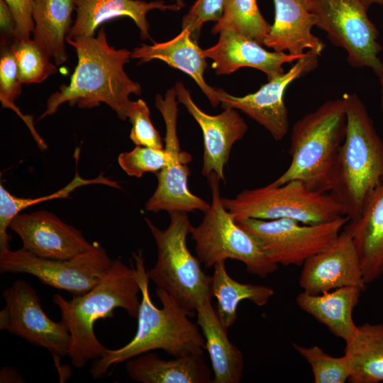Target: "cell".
Returning <instances> with one entry per match:
<instances>
[{
	"mask_svg": "<svg viewBox=\"0 0 383 383\" xmlns=\"http://www.w3.org/2000/svg\"><path fill=\"white\" fill-rule=\"evenodd\" d=\"M65 40L75 49L77 64L70 84H62L48 98L39 119L54 114L60 106L68 102L70 106L77 105L81 109L104 103L119 118L126 120L131 103L129 96L141 94L140 84L131 79L124 70L131 52L110 46L104 27L96 37H66Z\"/></svg>",
	"mask_w": 383,
	"mask_h": 383,
	"instance_id": "obj_1",
	"label": "cell"
},
{
	"mask_svg": "<svg viewBox=\"0 0 383 383\" xmlns=\"http://www.w3.org/2000/svg\"><path fill=\"white\" fill-rule=\"evenodd\" d=\"M132 257L141 294L137 331L128 343L116 350L106 348L100 358L93 361L90 372L94 378L103 377L112 365L155 350H162L175 357L187 354L203 355L206 348L197 323L190 321L187 313L165 289H155L162 307L157 308L153 304L143 250L133 252Z\"/></svg>",
	"mask_w": 383,
	"mask_h": 383,
	"instance_id": "obj_2",
	"label": "cell"
},
{
	"mask_svg": "<svg viewBox=\"0 0 383 383\" xmlns=\"http://www.w3.org/2000/svg\"><path fill=\"white\" fill-rule=\"evenodd\" d=\"M347 128L333 167L328 193L349 221L383 180V140L357 94L345 93Z\"/></svg>",
	"mask_w": 383,
	"mask_h": 383,
	"instance_id": "obj_3",
	"label": "cell"
},
{
	"mask_svg": "<svg viewBox=\"0 0 383 383\" xmlns=\"http://www.w3.org/2000/svg\"><path fill=\"white\" fill-rule=\"evenodd\" d=\"M140 288L133 265H126L120 258L111 265L99 282L85 294L66 299L61 294L52 296L60 309L62 321L71 335L69 357L72 365L83 367L89 361L100 358L106 348L96 337L94 325L101 318L113 317L115 309H123L137 318Z\"/></svg>",
	"mask_w": 383,
	"mask_h": 383,
	"instance_id": "obj_4",
	"label": "cell"
},
{
	"mask_svg": "<svg viewBox=\"0 0 383 383\" xmlns=\"http://www.w3.org/2000/svg\"><path fill=\"white\" fill-rule=\"evenodd\" d=\"M346 128L343 97L328 100L304 115L292 127L289 150L290 165L271 183L282 185L292 180H300L313 191L328 192Z\"/></svg>",
	"mask_w": 383,
	"mask_h": 383,
	"instance_id": "obj_5",
	"label": "cell"
},
{
	"mask_svg": "<svg viewBox=\"0 0 383 383\" xmlns=\"http://www.w3.org/2000/svg\"><path fill=\"white\" fill-rule=\"evenodd\" d=\"M169 214V226L162 230L145 218L157 248L155 264L147 274L191 316L211 298V277L202 270L201 262L187 247V238L193 227L187 212Z\"/></svg>",
	"mask_w": 383,
	"mask_h": 383,
	"instance_id": "obj_6",
	"label": "cell"
},
{
	"mask_svg": "<svg viewBox=\"0 0 383 383\" xmlns=\"http://www.w3.org/2000/svg\"><path fill=\"white\" fill-rule=\"evenodd\" d=\"M211 189L210 207L201 222L193 226L195 252L205 268L228 259L243 262L248 272L262 279L278 269L265 255L252 236L242 228L225 208L220 191L221 179L215 172L207 177Z\"/></svg>",
	"mask_w": 383,
	"mask_h": 383,
	"instance_id": "obj_7",
	"label": "cell"
},
{
	"mask_svg": "<svg viewBox=\"0 0 383 383\" xmlns=\"http://www.w3.org/2000/svg\"><path fill=\"white\" fill-rule=\"evenodd\" d=\"M222 201L235 221L286 218L313 225L345 216L328 192L313 191L300 180L244 189L234 198L222 197Z\"/></svg>",
	"mask_w": 383,
	"mask_h": 383,
	"instance_id": "obj_8",
	"label": "cell"
},
{
	"mask_svg": "<svg viewBox=\"0 0 383 383\" xmlns=\"http://www.w3.org/2000/svg\"><path fill=\"white\" fill-rule=\"evenodd\" d=\"M236 223L256 240L266 257L284 266L303 265L330 246L349 221L346 216L318 223L304 224L292 218H242Z\"/></svg>",
	"mask_w": 383,
	"mask_h": 383,
	"instance_id": "obj_9",
	"label": "cell"
},
{
	"mask_svg": "<svg viewBox=\"0 0 383 383\" xmlns=\"http://www.w3.org/2000/svg\"><path fill=\"white\" fill-rule=\"evenodd\" d=\"M308 3L316 16V26L327 33L333 45L346 51L350 66L370 68L379 77L383 74L379 31L361 0H308Z\"/></svg>",
	"mask_w": 383,
	"mask_h": 383,
	"instance_id": "obj_10",
	"label": "cell"
},
{
	"mask_svg": "<svg viewBox=\"0 0 383 383\" xmlns=\"http://www.w3.org/2000/svg\"><path fill=\"white\" fill-rule=\"evenodd\" d=\"M112 260L98 243L88 251L65 260L41 257L23 248H6L0 250V272L29 274L74 296L94 287L110 268Z\"/></svg>",
	"mask_w": 383,
	"mask_h": 383,
	"instance_id": "obj_11",
	"label": "cell"
},
{
	"mask_svg": "<svg viewBox=\"0 0 383 383\" xmlns=\"http://www.w3.org/2000/svg\"><path fill=\"white\" fill-rule=\"evenodd\" d=\"M177 91L175 87L169 89L162 97L155 96V107L165 121L166 133L165 150L167 160L165 167L156 174L157 185L145 204V210L151 212L165 211L192 212L199 210L203 213L210 204L192 194L188 188V177L191 172L188 163L192 156L181 150L177 133L178 114Z\"/></svg>",
	"mask_w": 383,
	"mask_h": 383,
	"instance_id": "obj_12",
	"label": "cell"
},
{
	"mask_svg": "<svg viewBox=\"0 0 383 383\" xmlns=\"http://www.w3.org/2000/svg\"><path fill=\"white\" fill-rule=\"evenodd\" d=\"M5 306L0 311V329L6 330L51 354L59 373L60 360L69 355L71 335L61 320H51L42 309L36 291L22 279L15 281L2 292Z\"/></svg>",
	"mask_w": 383,
	"mask_h": 383,
	"instance_id": "obj_13",
	"label": "cell"
},
{
	"mask_svg": "<svg viewBox=\"0 0 383 383\" xmlns=\"http://www.w3.org/2000/svg\"><path fill=\"white\" fill-rule=\"evenodd\" d=\"M319 55L308 50L286 72L268 80L257 91L239 97L217 89V96L225 109H235L245 113L263 126L275 141H281L289 131L288 111L284 101L287 87L294 80L314 70Z\"/></svg>",
	"mask_w": 383,
	"mask_h": 383,
	"instance_id": "obj_14",
	"label": "cell"
},
{
	"mask_svg": "<svg viewBox=\"0 0 383 383\" xmlns=\"http://www.w3.org/2000/svg\"><path fill=\"white\" fill-rule=\"evenodd\" d=\"M9 228L21 238L23 249L45 258H72L92 249L96 244L89 243L79 230L44 210L19 213Z\"/></svg>",
	"mask_w": 383,
	"mask_h": 383,
	"instance_id": "obj_15",
	"label": "cell"
},
{
	"mask_svg": "<svg viewBox=\"0 0 383 383\" xmlns=\"http://www.w3.org/2000/svg\"><path fill=\"white\" fill-rule=\"evenodd\" d=\"M174 87L178 103L184 106L203 133L201 174L207 177L215 172L225 182V166L233 144L242 139L248 131L245 121L235 109H225L218 115H209L194 103L182 82H177Z\"/></svg>",
	"mask_w": 383,
	"mask_h": 383,
	"instance_id": "obj_16",
	"label": "cell"
},
{
	"mask_svg": "<svg viewBox=\"0 0 383 383\" xmlns=\"http://www.w3.org/2000/svg\"><path fill=\"white\" fill-rule=\"evenodd\" d=\"M360 258L350 236L342 231L327 248L303 264L299 286L313 294L355 286L366 289Z\"/></svg>",
	"mask_w": 383,
	"mask_h": 383,
	"instance_id": "obj_17",
	"label": "cell"
},
{
	"mask_svg": "<svg viewBox=\"0 0 383 383\" xmlns=\"http://www.w3.org/2000/svg\"><path fill=\"white\" fill-rule=\"evenodd\" d=\"M219 35L216 45L202 50L204 57L213 60L211 67L217 74H229L248 67L262 71L270 80L284 72V64L296 61L305 54L270 52L254 40L231 29H224Z\"/></svg>",
	"mask_w": 383,
	"mask_h": 383,
	"instance_id": "obj_18",
	"label": "cell"
},
{
	"mask_svg": "<svg viewBox=\"0 0 383 383\" xmlns=\"http://www.w3.org/2000/svg\"><path fill=\"white\" fill-rule=\"evenodd\" d=\"M273 1L274 21L263 45L290 55H303L308 50L321 56L326 45L311 32L316 19L309 9L308 0Z\"/></svg>",
	"mask_w": 383,
	"mask_h": 383,
	"instance_id": "obj_19",
	"label": "cell"
},
{
	"mask_svg": "<svg viewBox=\"0 0 383 383\" xmlns=\"http://www.w3.org/2000/svg\"><path fill=\"white\" fill-rule=\"evenodd\" d=\"M155 9L178 11L177 4H166L163 1L146 2L142 0H75L76 19L67 37L94 36L96 28L114 18H131L140 30L142 39H149L147 13Z\"/></svg>",
	"mask_w": 383,
	"mask_h": 383,
	"instance_id": "obj_20",
	"label": "cell"
},
{
	"mask_svg": "<svg viewBox=\"0 0 383 383\" xmlns=\"http://www.w3.org/2000/svg\"><path fill=\"white\" fill-rule=\"evenodd\" d=\"M343 231L353 241L365 283L371 284L382 276L383 270V180L367 200L358 218L348 221Z\"/></svg>",
	"mask_w": 383,
	"mask_h": 383,
	"instance_id": "obj_21",
	"label": "cell"
},
{
	"mask_svg": "<svg viewBox=\"0 0 383 383\" xmlns=\"http://www.w3.org/2000/svg\"><path fill=\"white\" fill-rule=\"evenodd\" d=\"M131 379L140 383H212L210 370L200 354L165 360L152 351L126 361Z\"/></svg>",
	"mask_w": 383,
	"mask_h": 383,
	"instance_id": "obj_22",
	"label": "cell"
},
{
	"mask_svg": "<svg viewBox=\"0 0 383 383\" xmlns=\"http://www.w3.org/2000/svg\"><path fill=\"white\" fill-rule=\"evenodd\" d=\"M131 57L140 62L162 60L179 70L195 81L213 107L220 104L217 89L208 85L204 80V73L207 67L206 57L188 29H182L179 35L167 42L154 43L152 45L143 44L133 49Z\"/></svg>",
	"mask_w": 383,
	"mask_h": 383,
	"instance_id": "obj_23",
	"label": "cell"
},
{
	"mask_svg": "<svg viewBox=\"0 0 383 383\" xmlns=\"http://www.w3.org/2000/svg\"><path fill=\"white\" fill-rule=\"evenodd\" d=\"M362 292L355 286L343 287L318 294L303 291L296 296V302L299 308L326 326L334 335L347 343L357 330L353 311Z\"/></svg>",
	"mask_w": 383,
	"mask_h": 383,
	"instance_id": "obj_24",
	"label": "cell"
},
{
	"mask_svg": "<svg viewBox=\"0 0 383 383\" xmlns=\"http://www.w3.org/2000/svg\"><path fill=\"white\" fill-rule=\"evenodd\" d=\"M196 312L213 371L212 383H239L244 370L243 354L228 339V330L220 322L211 299Z\"/></svg>",
	"mask_w": 383,
	"mask_h": 383,
	"instance_id": "obj_25",
	"label": "cell"
},
{
	"mask_svg": "<svg viewBox=\"0 0 383 383\" xmlns=\"http://www.w3.org/2000/svg\"><path fill=\"white\" fill-rule=\"evenodd\" d=\"M75 0H35L33 40L56 65L66 62L65 43L72 28Z\"/></svg>",
	"mask_w": 383,
	"mask_h": 383,
	"instance_id": "obj_26",
	"label": "cell"
},
{
	"mask_svg": "<svg viewBox=\"0 0 383 383\" xmlns=\"http://www.w3.org/2000/svg\"><path fill=\"white\" fill-rule=\"evenodd\" d=\"M345 355L352 369L349 382H383V323L357 326L353 338L345 343Z\"/></svg>",
	"mask_w": 383,
	"mask_h": 383,
	"instance_id": "obj_27",
	"label": "cell"
},
{
	"mask_svg": "<svg viewBox=\"0 0 383 383\" xmlns=\"http://www.w3.org/2000/svg\"><path fill=\"white\" fill-rule=\"evenodd\" d=\"M211 295L217 300V315L222 326L228 330L237 319L240 301L248 300L258 306H265L274 294L272 288L259 284L241 283L233 279L226 269V261L213 266L211 277Z\"/></svg>",
	"mask_w": 383,
	"mask_h": 383,
	"instance_id": "obj_28",
	"label": "cell"
},
{
	"mask_svg": "<svg viewBox=\"0 0 383 383\" xmlns=\"http://www.w3.org/2000/svg\"><path fill=\"white\" fill-rule=\"evenodd\" d=\"M79 148H76L74 157L76 170L73 179L64 187L52 194L38 198H22L11 194L4 187L0 185V250L10 248V237L7 229L13 218L26 208L42 203L45 201L68 198L70 194L77 188L88 184H102L108 187L121 189L116 181L111 180L101 174L94 179H84L80 177L77 170Z\"/></svg>",
	"mask_w": 383,
	"mask_h": 383,
	"instance_id": "obj_29",
	"label": "cell"
},
{
	"mask_svg": "<svg viewBox=\"0 0 383 383\" xmlns=\"http://www.w3.org/2000/svg\"><path fill=\"white\" fill-rule=\"evenodd\" d=\"M270 26L260 13L257 0H227L223 15L211 31L216 34L231 29L263 45Z\"/></svg>",
	"mask_w": 383,
	"mask_h": 383,
	"instance_id": "obj_30",
	"label": "cell"
},
{
	"mask_svg": "<svg viewBox=\"0 0 383 383\" xmlns=\"http://www.w3.org/2000/svg\"><path fill=\"white\" fill-rule=\"evenodd\" d=\"M10 48L16 57L21 84L40 83L57 72L56 66L50 62L51 58L33 39H15Z\"/></svg>",
	"mask_w": 383,
	"mask_h": 383,
	"instance_id": "obj_31",
	"label": "cell"
},
{
	"mask_svg": "<svg viewBox=\"0 0 383 383\" xmlns=\"http://www.w3.org/2000/svg\"><path fill=\"white\" fill-rule=\"evenodd\" d=\"M21 83L18 79V67L14 54L10 46H1L0 57V100L2 106L12 109L26 123L37 143L38 148L44 150L47 145L36 131L33 117L21 113L15 106V100L21 95Z\"/></svg>",
	"mask_w": 383,
	"mask_h": 383,
	"instance_id": "obj_32",
	"label": "cell"
},
{
	"mask_svg": "<svg viewBox=\"0 0 383 383\" xmlns=\"http://www.w3.org/2000/svg\"><path fill=\"white\" fill-rule=\"evenodd\" d=\"M293 348L311 366L315 383H345L349 379L352 369L346 355L333 357L317 345L293 343Z\"/></svg>",
	"mask_w": 383,
	"mask_h": 383,
	"instance_id": "obj_33",
	"label": "cell"
},
{
	"mask_svg": "<svg viewBox=\"0 0 383 383\" xmlns=\"http://www.w3.org/2000/svg\"><path fill=\"white\" fill-rule=\"evenodd\" d=\"M165 150L136 145L132 150L121 152L118 162L121 169L131 177L140 178L145 172L158 173L165 165Z\"/></svg>",
	"mask_w": 383,
	"mask_h": 383,
	"instance_id": "obj_34",
	"label": "cell"
},
{
	"mask_svg": "<svg viewBox=\"0 0 383 383\" xmlns=\"http://www.w3.org/2000/svg\"><path fill=\"white\" fill-rule=\"evenodd\" d=\"M150 116L149 108L143 99L131 101L127 113L132 124L129 138L135 145L163 150L165 145Z\"/></svg>",
	"mask_w": 383,
	"mask_h": 383,
	"instance_id": "obj_35",
	"label": "cell"
},
{
	"mask_svg": "<svg viewBox=\"0 0 383 383\" xmlns=\"http://www.w3.org/2000/svg\"><path fill=\"white\" fill-rule=\"evenodd\" d=\"M226 1L227 0H197L187 14L183 16L182 29H188L192 38L197 41L205 23L217 22L221 18Z\"/></svg>",
	"mask_w": 383,
	"mask_h": 383,
	"instance_id": "obj_36",
	"label": "cell"
},
{
	"mask_svg": "<svg viewBox=\"0 0 383 383\" xmlns=\"http://www.w3.org/2000/svg\"><path fill=\"white\" fill-rule=\"evenodd\" d=\"M11 9L16 23L15 39L27 40L30 39V33L34 30L33 17L35 0H4Z\"/></svg>",
	"mask_w": 383,
	"mask_h": 383,
	"instance_id": "obj_37",
	"label": "cell"
},
{
	"mask_svg": "<svg viewBox=\"0 0 383 383\" xmlns=\"http://www.w3.org/2000/svg\"><path fill=\"white\" fill-rule=\"evenodd\" d=\"M1 46H11L15 40L16 23L4 0H0Z\"/></svg>",
	"mask_w": 383,
	"mask_h": 383,
	"instance_id": "obj_38",
	"label": "cell"
},
{
	"mask_svg": "<svg viewBox=\"0 0 383 383\" xmlns=\"http://www.w3.org/2000/svg\"><path fill=\"white\" fill-rule=\"evenodd\" d=\"M364 5L369 9L372 5H382L383 0H361Z\"/></svg>",
	"mask_w": 383,
	"mask_h": 383,
	"instance_id": "obj_39",
	"label": "cell"
},
{
	"mask_svg": "<svg viewBox=\"0 0 383 383\" xmlns=\"http://www.w3.org/2000/svg\"><path fill=\"white\" fill-rule=\"evenodd\" d=\"M381 89V109L383 115V74L379 77Z\"/></svg>",
	"mask_w": 383,
	"mask_h": 383,
	"instance_id": "obj_40",
	"label": "cell"
},
{
	"mask_svg": "<svg viewBox=\"0 0 383 383\" xmlns=\"http://www.w3.org/2000/svg\"><path fill=\"white\" fill-rule=\"evenodd\" d=\"M176 4L181 8V9L184 6V0H175Z\"/></svg>",
	"mask_w": 383,
	"mask_h": 383,
	"instance_id": "obj_41",
	"label": "cell"
},
{
	"mask_svg": "<svg viewBox=\"0 0 383 383\" xmlns=\"http://www.w3.org/2000/svg\"><path fill=\"white\" fill-rule=\"evenodd\" d=\"M382 275L383 276V270H382Z\"/></svg>",
	"mask_w": 383,
	"mask_h": 383,
	"instance_id": "obj_42",
	"label": "cell"
}]
</instances>
